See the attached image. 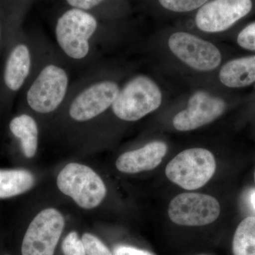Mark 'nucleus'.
<instances>
[{
  "instance_id": "9b49d317",
  "label": "nucleus",
  "mask_w": 255,
  "mask_h": 255,
  "mask_svg": "<svg viewBox=\"0 0 255 255\" xmlns=\"http://www.w3.org/2000/svg\"><path fill=\"white\" fill-rule=\"evenodd\" d=\"M221 206L216 198L199 194H179L169 204L168 214L172 222L180 226H202L219 218Z\"/></svg>"
},
{
  "instance_id": "412c9836",
  "label": "nucleus",
  "mask_w": 255,
  "mask_h": 255,
  "mask_svg": "<svg viewBox=\"0 0 255 255\" xmlns=\"http://www.w3.org/2000/svg\"><path fill=\"white\" fill-rule=\"evenodd\" d=\"M237 42L243 49L255 51V21L250 23L240 31Z\"/></svg>"
},
{
  "instance_id": "423d86ee",
  "label": "nucleus",
  "mask_w": 255,
  "mask_h": 255,
  "mask_svg": "<svg viewBox=\"0 0 255 255\" xmlns=\"http://www.w3.org/2000/svg\"><path fill=\"white\" fill-rule=\"evenodd\" d=\"M57 185L62 193L85 209L100 205L107 194V188L100 176L82 164H67L58 174Z\"/></svg>"
},
{
  "instance_id": "7ed1b4c3",
  "label": "nucleus",
  "mask_w": 255,
  "mask_h": 255,
  "mask_svg": "<svg viewBox=\"0 0 255 255\" xmlns=\"http://www.w3.org/2000/svg\"><path fill=\"white\" fill-rule=\"evenodd\" d=\"M72 84L60 111L73 123L87 124L107 113L121 85L118 75L104 65H95Z\"/></svg>"
},
{
  "instance_id": "1a4fd4ad",
  "label": "nucleus",
  "mask_w": 255,
  "mask_h": 255,
  "mask_svg": "<svg viewBox=\"0 0 255 255\" xmlns=\"http://www.w3.org/2000/svg\"><path fill=\"white\" fill-rule=\"evenodd\" d=\"M253 7V0H211L196 11L194 23L205 33H221L248 16Z\"/></svg>"
},
{
  "instance_id": "6ab92c4d",
  "label": "nucleus",
  "mask_w": 255,
  "mask_h": 255,
  "mask_svg": "<svg viewBox=\"0 0 255 255\" xmlns=\"http://www.w3.org/2000/svg\"><path fill=\"white\" fill-rule=\"evenodd\" d=\"M82 241L87 255H114L103 242L93 235L85 233Z\"/></svg>"
},
{
  "instance_id": "393cba45",
  "label": "nucleus",
  "mask_w": 255,
  "mask_h": 255,
  "mask_svg": "<svg viewBox=\"0 0 255 255\" xmlns=\"http://www.w3.org/2000/svg\"><path fill=\"white\" fill-rule=\"evenodd\" d=\"M1 41H2V33H1V24H0V44H1Z\"/></svg>"
},
{
  "instance_id": "a878e982",
  "label": "nucleus",
  "mask_w": 255,
  "mask_h": 255,
  "mask_svg": "<svg viewBox=\"0 0 255 255\" xmlns=\"http://www.w3.org/2000/svg\"><path fill=\"white\" fill-rule=\"evenodd\" d=\"M254 178H255V176H254Z\"/></svg>"
},
{
  "instance_id": "f03ea898",
  "label": "nucleus",
  "mask_w": 255,
  "mask_h": 255,
  "mask_svg": "<svg viewBox=\"0 0 255 255\" xmlns=\"http://www.w3.org/2000/svg\"><path fill=\"white\" fill-rule=\"evenodd\" d=\"M97 16L70 8L57 19L55 46L70 66H92L115 41L114 34Z\"/></svg>"
},
{
  "instance_id": "2eb2a0df",
  "label": "nucleus",
  "mask_w": 255,
  "mask_h": 255,
  "mask_svg": "<svg viewBox=\"0 0 255 255\" xmlns=\"http://www.w3.org/2000/svg\"><path fill=\"white\" fill-rule=\"evenodd\" d=\"M11 133L19 140L23 154L28 158L34 157L38 145L39 128L34 117L21 114L11 119L9 123Z\"/></svg>"
},
{
  "instance_id": "dca6fc26",
  "label": "nucleus",
  "mask_w": 255,
  "mask_h": 255,
  "mask_svg": "<svg viewBox=\"0 0 255 255\" xmlns=\"http://www.w3.org/2000/svg\"><path fill=\"white\" fill-rule=\"evenodd\" d=\"M35 178L25 169H0V199H7L30 190Z\"/></svg>"
},
{
  "instance_id": "5701e85b",
  "label": "nucleus",
  "mask_w": 255,
  "mask_h": 255,
  "mask_svg": "<svg viewBox=\"0 0 255 255\" xmlns=\"http://www.w3.org/2000/svg\"><path fill=\"white\" fill-rule=\"evenodd\" d=\"M114 255H154L150 252L137 249L133 247L119 246L114 250Z\"/></svg>"
},
{
  "instance_id": "a211bd4d",
  "label": "nucleus",
  "mask_w": 255,
  "mask_h": 255,
  "mask_svg": "<svg viewBox=\"0 0 255 255\" xmlns=\"http://www.w3.org/2000/svg\"><path fill=\"white\" fill-rule=\"evenodd\" d=\"M159 9L173 14L196 12L211 0H155Z\"/></svg>"
},
{
  "instance_id": "20e7f679",
  "label": "nucleus",
  "mask_w": 255,
  "mask_h": 255,
  "mask_svg": "<svg viewBox=\"0 0 255 255\" xmlns=\"http://www.w3.org/2000/svg\"><path fill=\"white\" fill-rule=\"evenodd\" d=\"M162 94L152 78L137 75L122 85L110 110L119 120L135 122L160 107Z\"/></svg>"
},
{
  "instance_id": "f257e3e1",
  "label": "nucleus",
  "mask_w": 255,
  "mask_h": 255,
  "mask_svg": "<svg viewBox=\"0 0 255 255\" xmlns=\"http://www.w3.org/2000/svg\"><path fill=\"white\" fill-rule=\"evenodd\" d=\"M35 38L36 60L25 85L26 105L33 113L47 116L59 112L72 84L70 65L47 38Z\"/></svg>"
},
{
  "instance_id": "0eeeda50",
  "label": "nucleus",
  "mask_w": 255,
  "mask_h": 255,
  "mask_svg": "<svg viewBox=\"0 0 255 255\" xmlns=\"http://www.w3.org/2000/svg\"><path fill=\"white\" fill-rule=\"evenodd\" d=\"M168 46L178 59L196 71H212L222 61L217 47L189 32H174L169 36Z\"/></svg>"
},
{
  "instance_id": "4be33fe9",
  "label": "nucleus",
  "mask_w": 255,
  "mask_h": 255,
  "mask_svg": "<svg viewBox=\"0 0 255 255\" xmlns=\"http://www.w3.org/2000/svg\"><path fill=\"white\" fill-rule=\"evenodd\" d=\"M69 6L71 8H75L91 13L93 11L102 9L105 4L108 3L110 0H65Z\"/></svg>"
},
{
  "instance_id": "6e6552de",
  "label": "nucleus",
  "mask_w": 255,
  "mask_h": 255,
  "mask_svg": "<svg viewBox=\"0 0 255 255\" xmlns=\"http://www.w3.org/2000/svg\"><path fill=\"white\" fill-rule=\"evenodd\" d=\"M64 226L65 220L58 210H43L31 221L25 233L21 255H54Z\"/></svg>"
},
{
  "instance_id": "4468645a",
  "label": "nucleus",
  "mask_w": 255,
  "mask_h": 255,
  "mask_svg": "<svg viewBox=\"0 0 255 255\" xmlns=\"http://www.w3.org/2000/svg\"><path fill=\"white\" fill-rule=\"evenodd\" d=\"M219 80L229 88H243L255 82V55L242 57L227 62L219 72Z\"/></svg>"
},
{
  "instance_id": "39448f33",
  "label": "nucleus",
  "mask_w": 255,
  "mask_h": 255,
  "mask_svg": "<svg viewBox=\"0 0 255 255\" xmlns=\"http://www.w3.org/2000/svg\"><path fill=\"white\" fill-rule=\"evenodd\" d=\"M216 162L212 152L201 147L187 149L178 154L167 164V178L187 190L204 187L216 172Z\"/></svg>"
},
{
  "instance_id": "aec40b11",
  "label": "nucleus",
  "mask_w": 255,
  "mask_h": 255,
  "mask_svg": "<svg viewBox=\"0 0 255 255\" xmlns=\"http://www.w3.org/2000/svg\"><path fill=\"white\" fill-rule=\"evenodd\" d=\"M62 249L64 255H87L82 239L75 231L69 233L64 239Z\"/></svg>"
},
{
  "instance_id": "9d476101",
  "label": "nucleus",
  "mask_w": 255,
  "mask_h": 255,
  "mask_svg": "<svg viewBox=\"0 0 255 255\" xmlns=\"http://www.w3.org/2000/svg\"><path fill=\"white\" fill-rule=\"evenodd\" d=\"M2 73V84L7 97L23 88L31 76L36 60L34 38L21 36L14 38Z\"/></svg>"
},
{
  "instance_id": "f8f14e48",
  "label": "nucleus",
  "mask_w": 255,
  "mask_h": 255,
  "mask_svg": "<svg viewBox=\"0 0 255 255\" xmlns=\"http://www.w3.org/2000/svg\"><path fill=\"white\" fill-rule=\"evenodd\" d=\"M226 109L223 99L204 91L195 92L189 100L186 110L174 117L172 124L179 131H189L211 123Z\"/></svg>"
},
{
  "instance_id": "ddd939ff",
  "label": "nucleus",
  "mask_w": 255,
  "mask_h": 255,
  "mask_svg": "<svg viewBox=\"0 0 255 255\" xmlns=\"http://www.w3.org/2000/svg\"><path fill=\"white\" fill-rule=\"evenodd\" d=\"M167 151V146L163 142H148L140 148L124 152L116 166L120 172L127 174L152 170L162 162Z\"/></svg>"
},
{
  "instance_id": "f3484780",
  "label": "nucleus",
  "mask_w": 255,
  "mask_h": 255,
  "mask_svg": "<svg viewBox=\"0 0 255 255\" xmlns=\"http://www.w3.org/2000/svg\"><path fill=\"white\" fill-rule=\"evenodd\" d=\"M234 255H255V217L250 216L238 226L233 240Z\"/></svg>"
},
{
  "instance_id": "b1692460",
  "label": "nucleus",
  "mask_w": 255,
  "mask_h": 255,
  "mask_svg": "<svg viewBox=\"0 0 255 255\" xmlns=\"http://www.w3.org/2000/svg\"><path fill=\"white\" fill-rule=\"evenodd\" d=\"M251 201L252 206L255 211V190L252 191L251 194Z\"/></svg>"
}]
</instances>
